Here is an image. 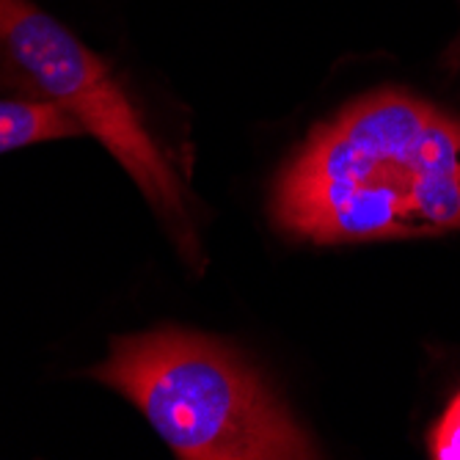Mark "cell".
Listing matches in <instances>:
<instances>
[{
    "label": "cell",
    "mask_w": 460,
    "mask_h": 460,
    "mask_svg": "<svg viewBox=\"0 0 460 460\" xmlns=\"http://www.w3.org/2000/svg\"><path fill=\"white\" fill-rule=\"evenodd\" d=\"M273 221L317 245L460 229V119L400 89L372 92L309 136L273 188Z\"/></svg>",
    "instance_id": "cell-1"
},
{
    "label": "cell",
    "mask_w": 460,
    "mask_h": 460,
    "mask_svg": "<svg viewBox=\"0 0 460 460\" xmlns=\"http://www.w3.org/2000/svg\"><path fill=\"white\" fill-rule=\"evenodd\" d=\"M89 375L128 397L182 460L317 457L262 375L204 333L157 328L119 337Z\"/></svg>",
    "instance_id": "cell-2"
},
{
    "label": "cell",
    "mask_w": 460,
    "mask_h": 460,
    "mask_svg": "<svg viewBox=\"0 0 460 460\" xmlns=\"http://www.w3.org/2000/svg\"><path fill=\"white\" fill-rule=\"evenodd\" d=\"M0 89L66 111L136 180L182 254L199 260L185 188L130 94L97 53L31 0H0Z\"/></svg>",
    "instance_id": "cell-3"
},
{
    "label": "cell",
    "mask_w": 460,
    "mask_h": 460,
    "mask_svg": "<svg viewBox=\"0 0 460 460\" xmlns=\"http://www.w3.org/2000/svg\"><path fill=\"white\" fill-rule=\"evenodd\" d=\"M86 130L53 102L41 100H0V155L39 141L75 138Z\"/></svg>",
    "instance_id": "cell-4"
},
{
    "label": "cell",
    "mask_w": 460,
    "mask_h": 460,
    "mask_svg": "<svg viewBox=\"0 0 460 460\" xmlns=\"http://www.w3.org/2000/svg\"><path fill=\"white\" fill-rule=\"evenodd\" d=\"M428 447L436 460H460V394L449 402L441 422L433 428Z\"/></svg>",
    "instance_id": "cell-5"
}]
</instances>
